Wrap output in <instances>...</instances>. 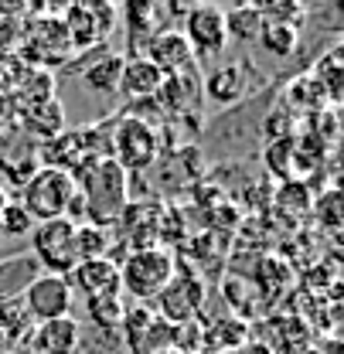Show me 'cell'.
<instances>
[{"label": "cell", "instance_id": "cell-6", "mask_svg": "<svg viewBox=\"0 0 344 354\" xmlns=\"http://www.w3.org/2000/svg\"><path fill=\"white\" fill-rule=\"evenodd\" d=\"M72 286L65 276H51V272H38L28 290L21 293V304L28 310L31 324H48V320H62L72 317Z\"/></svg>", "mask_w": 344, "mask_h": 354}, {"label": "cell", "instance_id": "cell-10", "mask_svg": "<svg viewBox=\"0 0 344 354\" xmlns=\"http://www.w3.org/2000/svg\"><path fill=\"white\" fill-rule=\"evenodd\" d=\"M143 58L161 68V75H177V72H188L194 65V55L184 41L181 28H164V31H154V38H147L143 44Z\"/></svg>", "mask_w": 344, "mask_h": 354}, {"label": "cell", "instance_id": "cell-19", "mask_svg": "<svg viewBox=\"0 0 344 354\" xmlns=\"http://www.w3.org/2000/svg\"><path fill=\"white\" fill-rule=\"evenodd\" d=\"M256 41L262 44L269 55L287 58V55H293L297 44H300V28H297V24H262Z\"/></svg>", "mask_w": 344, "mask_h": 354}, {"label": "cell", "instance_id": "cell-20", "mask_svg": "<svg viewBox=\"0 0 344 354\" xmlns=\"http://www.w3.org/2000/svg\"><path fill=\"white\" fill-rule=\"evenodd\" d=\"M86 313L99 324V327H120V324H123V313H127V304H123V297H113V300H89Z\"/></svg>", "mask_w": 344, "mask_h": 354}, {"label": "cell", "instance_id": "cell-13", "mask_svg": "<svg viewBox=\"0 0 344 354\" xmlns=\"http://www.w3.org/2000/svg\"><path fill=\"white\" fill-rule=\"evenodd\" d=\"M205 95L215 102V106H235L242 95H246V68L228 62V65H218L212 68L205 79H201Z\"/></svg>", "mask_w": 344, "mask_h": 354}, {"label": "cell", "instance_id": "cell-3", "mask_svg": "<svg viewBox=\"0 0 344 354\" xmlns=\"http://www.w3.org/2000/svg\"><path fill=\"white\" fill-rule=\"evenodd\" d=\"M171 279H174V256L168 249H157V245L136 249V252L127 256V263H120L123 293H129L143 307H150V300H157Z\"/></svg>", "mask_w": 344, "mask_h": 354}, {"label": "cell", "instance_id": "cell-14", "mask_svg": "<svg viewBox=\"0 0 344 354\" xmlns=\"http://www.w3.org/2000/svg\"><path fill=\"white\" fill-rule=\"evenodd\" d=\"M161 82H164L161 68H154L143 55H136V58H123L120 92H123L127 99H150V95H157Z\"/></svg>", "mask_w": 344, "mask_h": 354}, {"label": "cell", "instance_id": "cell-11", "mask_svg": "<svg viewBox=\"0 0 344 354\" xmlns=\"http://www.w3.org/2000/svg\"><path fill=\"white\" fill-rule=\"evenodd\" d=\"M201 297H205V290H201V283L198 279H191V276H174L171 283L164 286V293L157 297V310H161V320L164 324H188V320H194L198 317V310H201Z\"/></svg>", "mask_w": 344, "mask_h": 354}, {"label": "cell", "instance_id": "cell-7", "mask_svg": "<svg viewBox=\"0 0 344 354\" xmlns=\"http://www.w3.org/2000/svg\"><path fill=\"white\" fill-rule=\"evenodd\" d=\"M184 41L191 48V55L198 58H215L221 55V48L228 41L225 35V10L215 3H198V7H188L184 14Z\"/></svg>", "mask_w": 344, "mask_h": 354}, {"label": "cell", "instance_id": "cell-4", "mask_svg": "<svg viewBox=\"0 0 344 354\" xmlns=\"http://www.w3.org/2000/svg\"><path fill=\"white\" fill-rule=\"evenodd\" d=\"M31 259L44 266V272H51V276H69L79 266L75 221L69 218L38 221L31 228Z\"/></svg>", "mask_w": 344, "mask_h": 354}, {"label": "cell", "instance_id": "cell-8", "mask_svg": "<svg viewBox=\"0 0 344 354\" xmlns=\"http://www.w3.org/2000/svg\"><path fill=\"white\" fill-rule=\"evenodd\" d=\"M42 167V147L28 136L24 130L0 133V174L10 184H28L35 171Z\"/></svg>", "mask_w": 344, "mask_h": 354}, {"label": "cell", "instance_id": "cell-2", "mask_svg": "<svg viewBox=\"0 0 344 354\" xmlns=\"http://www.w3.org/2000/svg\"><path fill=\"white\" fill-rule=\"evenodd\" d=\"M79 187L72 171L62 167H38L35 177L21 187V208L28 212V218L35 221H55V218H69V208L75 201Z\"/></svg>", "mask_w": 344, "mask_h": 354}, {"label": "cell", "instance_id": "cell-17", "mask_svg": "<svg viewBox=\"0 0 344 354\" xmlns=\"http://www.w3.org/2000/svg\"><path fill=\"white\" fill-rule=\"evenodd\" d=\"M259 31H262V14H259L256 3L225 10V35L228 38H235V41H256Z\"/></svg>", "mask_w": 344, "mask_h": 354}, {"label": "cell", "instance_id": "cell-15", "mask_svg": "<svg viewBox=\"0 0 344 354\" xmlns=\"http://www.w3.org/2000/svg\"><path fill=\"white\" fill-rule=\"evenodd\" d=\"M65 127V116H62V106L55 102V99H48L42 106H35V109H28V116H24V133L38 143V140H55L58 133Z\"/></svg>", "mask_w": 344, "mask_h": 354}, {"label": "cell", "instance_id": "cell-21", "mask_svg": "<svg viewBox=\"0 0 344 354\" xmlns=\"http://www.w3.org/2000/svg\"><path fill=\"white\" fill-rule=\"evenodd\" d=\"M31 228H35V221L28 218V212L17 205V201H10V205H3L0 208V232L3 235H31Z\"/></svg>", "mask_w": 344, "mask_h": 354}, {"label": "cell", "instance_id": "cell-1", "mask_svg": "<svg viewBox=\"0 0 344 354\" xmlns=\"http://www.w3.org/2000/svg\"><path fill=\"white\" fill-rule=\"evenodd\" d=\"M72 177L82 201V221L99 228L116 225L129 205L127 171L113 157H99V160H86L79 171H72Z\"/></svg>", "mask_w": 344, "mask_h": 354}, {"label": "cell", "instance_id": "cell-22", "mask_svg": "<svg viewBox=\"0 0 344 354\" xmlns=\"http://www.w3.org/2000/svg\"><path fill=\"white\" fill-rule=\"evenodd\" d=\"M14 351H17V344H14L7 334H0V354H14Z\"/></svg>", "mask_w": 344, "mask_h": 354}, {"label": "cell", "instance_id": "cell-16", "mask_svg": "<svg viewBox=\"0 0 344 354\" xmlns=\"http://www.w3.org/2000/svg\"><path fill=\"white\" fill-rule=\"evenodd\" d=\"M120 72H123V55H106V58H99L96 65H89L82 72V82L92 92L116 95L120 92Z\"/></svg>", "mask_w": 344, "mask_h": 354}, {"label": "cell", "instance_id": "cell-18", "mask_svg": "<svg viewBox=\"0 0 344 354\" xmlns=\"http://www.w3.org/2000/svg\"><path fill=\"white\" fill-rule=\"evenodd\" d=\"M109 245H113V239H109V232L106 228H99V225H75V249H79V263H89V259H109L106 252H109Z\"/></svg>", "mask_w": 344, "mask_h": 354}, {"label": "cell", "instance_id": "cell-12", "mask_svg": "<svg viewBox=\"0 0 344 354\" xmlns=\"http://www.w3.org/2000/svg\"><path fill=\"white\" fill-rule=\"evenodd\" d=\"M79 341H82V327L75 317L35 324L28 334L31 354H79Z\"/></svg>", "mask_w": 344, "mask_h": 354}, {"label": "cell", "instance_id": "cell-9", "mask_svg": "<svg viewBox=\"0 0 344 354\" xmlns=\"http://www.w3.org/2000/svg\"><path fill=\"white\" fill-rule=\"evenodd\" d=\"M65 279H69L72 293L86 297V304L89 300H113V297H123V286H120V263H113V259H89V263H79Z\"/></svg>", "mask_w": 344, "mask_h": 354}, {"label": "cell", "instance_id": "cell-5", "mask_svg": "<svg viewBox=\"0 0 344 354\" xmlns=\"http://www.w3.org/2000/svg\"><path fill=\"white\" fill-rule=\"evenodd\" d=\"M161 153V140L157 130L140 120V116H123L116 123V130L109 136V157L123 167V171H147Z\"/></svg>", "mask_w": 344, "mask_h": 354}]
</instances>
